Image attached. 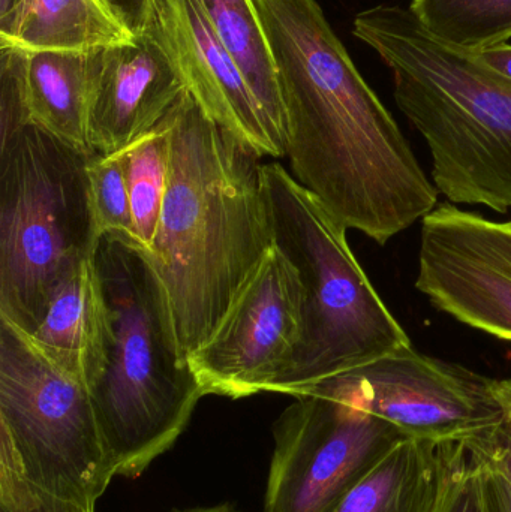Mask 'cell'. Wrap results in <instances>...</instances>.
<instances>
[{"label":"cell","instance_id":"8992f818","mask_svg":"<svg viewBox=\"0 0 511 512\" xmlns=\"http://www.w3.org/2000/svg\"><path fill=\"white\" fill-rule=\"evenodd\" d=\"M90 155L33 123L0 147V318L26 334L62 280L98 249Z\"/></svg>","mask_w":511,"mask_h":512},{"label":"cell","instance_id":"5b68a950","mask_svg":"<svg viewBox=\"0 0 511 512\" xmlns=\"http://www.w3.org/2000/svg\"><path fill=\"white\" fill-rule=\"evenodd\" d=\"M273 242L303 286L302 331L273 393L315 385L413 346L348 245L347 231L279 162L263 164Z\"/></svg>","mask_w":511,"mask_h":512},{"label":"cell","instance_id":"83f0119b","mask_svg":"<svg viewBox=\"0 0 511 512\" xmlns=\"http://www.w3.org/2000/svg\"><path fill=\"white\" fill-rule=\"evenodd\" d=\"M494 394L504 412V420L511 424V379H494Z\"/></svg>","mask_w":511,"mask_h":512},{"label":"cell","instance_id":"277c9868","mask_svg":"<svg viewBox=\"0 0 511 512\" xmlns=\"http://www.w3.org/2000/svg\"><path fill=\"white\" fill-rule=\"evenodd\" d=\"M95 262L110 333L90 397L116 475L138 478L173 448L206 394L180 352L167 295L143 252L104 237Z\"/></svg>","mask_w":511,"mask_h":512},{"label":"cell","instance_id":"f1b7e54d","mask_svg":"<svg viewBox=\"0 0 511 512\" xmlns=\"http://www.w3.org/2000/svg\"><path fill=\"white\" fill-rule=\"evenodd\" d=\"M24 0H0V32L11 26Z\"/></svg>","mask_w":511,"mask_h":512},{"label":"cell","instance_id":"52a82bcc","mask_svg":"<svg viewBox=\"0 0 511 512\" xmlns=\"http://www.w3.org/2000/svg\"><path fill=\"white\" fill-rule=\"evenodd\" d=\"M0 468L96 510L116 477L89 387L0 318Z\"/></svg>","mask_w":511,"mask_h":512},{"label":"cell","instance_id":"ba28073f","mask_svg":"<svg viewBox=\"0 0 511 512\" xmlns=\"http://www.w3.org/2000/svg\"><path fill=\"white\" fill-rule=\"evenodd\" d=\"M273 424L264 512H326L405 436L348 400L312 388Z\"/></svg>","mask_w":511,"mask_h":512},{"label":"cell","instance_id":"3957f363","mask_svg":"<svg viewBox=\"0 0 511 512\" xmlns=\"http://www.w3.org/2000/svg\"><path fill=\"white\" fill-rule=\"evenodd\" d=\"M353 35L393 75L399 110L432 156V182L452 204L511 209V81L440 41L410 8L372 6Z\"/></svg>","mask_w":511,"mask_h":512},{"label":"cell","instance_id":"ffe728a7","mask_svg":"<svg viewBox=\"0 0 511 512\" xmlns=\"http://www.w3.org/2000/svg\"><path fill=\"white\" fill-rule=\"evenodd\" d=\"M168 116V114H167ZM135 230L144 255L152 251L167 192L170 123L165 117L153 131L119 152Z\"/></svg>","mask_w":511,"mask_h":512},{"label":"cell","instance_id":"484cf974","mask_svg":"<svg viewBox=\"0 0 511 512\" xmlns=\"http://www.w3.org/2000/svg\"><path fill=\"white\" fill-rule=\"evenodd\" d=\"M471 59L488 69L492 74L511 81V45L500 44L486 50L477 51V53H468Z\"/></svg>","mask_w":511,"mask_h":512},{"label":"cell","instance_id":"9a60e30c","mask_svg":"<svg viewBox=\"0 0 511 512\" xmlns=\"http://www.w3.org/2000/svg\"><path fill=\"white\" fill-rule=\"evenodd\" d=\"M96 51H26L24 60L30 123L86 153Z\"/></svg>","mask_w":511,"mask_h":512},{"label":"cell","instance_id":"4fadbf2b","mask_svg":"<svg viewBox=\"0 0 511 512\" xmlns=\"http://www.w3.org/2000/svg\"><path fill=\"white\" fill-rule=\"evenodd\" d=\"M152 27L173 56L207 116L260 158L281 159L285 150L267 129L245 78L219 41L201 0H153Z\"/></svg>","mask_w":511,"mask_h":512},{"label":"cell","instance_id":"e0dca14e","mask_svg":"<svg viewBox=\"0 0 511 512\" xmlns=\"http://www.w3.org/2000/svg\"><path fill=\"white\" fill-rule=\"evenodd\" d=\"M134 33L104 0H24L0 48L95 51L131 41Z\"/></svg>","mask_w":511,"mask_h":512},{"label":"cell","instance_id":"30bf717a","mask_svg":"<svg viewBox=\"0 0 511 512\" xmlns=\"http://www.w3.org/2000/svg\"><path fill=\"white\" fill-rule=\"evenodd\" d=\"M303 300L296 268L273 246L218 330L188 357L204 394L237 400L273 393L299 345Z\"/></svg>","mask_w":511,"mask_h":512},{"label":"cell","instance_id":"603a6c76","mask_svg":"<svg viewBox=\"0 0 511 512\" xmlns=\"http://www.w3.org/2000/svg\"><path fill=\"white\" fill-rule=\"evenodd\" d=\"M0 512H96L45 492L9 469L0 468Z\"/></svg>","mask_w":511,"mask_h":512},{"label":"cell","instance_id":"8fae6325","mask_svg":"<svg viewBox=\"0 0 511 512\" xmlns=\"http://www.w3.org/2000/svg\"><path fill=\"white\" fill-rule=\"evenodd\" d=\"M416 288L440 312L511 342V219L438 203L422 219Z\"/></svg>","mask_w":511,"mask_h":512},{"label":"cell","instance_id":"7402d4cb","mask_svg":"<svg viewBox=\"0 0 511 512\" xmlns=\"http://www.w3.org/2000/svg\"><path fill=\"white\" fill-rule=\"evenodd\" d=\"M444 480L435 512H491L485 492V472L461 442H447Z\"/></svg>","mask_w":511,"mask_h":512},{"label":"cell","instance_id":"6da1fadb","mask_svg":"<svg viewBox=\"0 0 511 512\" xmlns=\"http://www.w3.org/2000/svg\"><path fill=\"white\" fill-rule=\"evenodd\" d=\"M279 74L293 177L345 228L386 245L438 206L395 117L317 0H254Z\"/></svg>","mask_w":511,"mask_h":512},{"label":"cell","instance_id":"d4e9b609","mask_svg":"<svg viewBox=\"0 0 511 512\" xmlns=\"http://www.w3.org/2000/svg\"><path fill=\"white\" fill-rule=\"evenodd\" d=\"M104 2L134 35H140L152 26L153 14H155L153 0H104Z\"/></svg>","mask_w":511,"mask_h":512},{"label":"cell","instance_id":"f546056e","mask_svg":"<svg viewBox=\"0 0 511 512\" xmlns=\"http://www.w3.org/2000/svg\"><path fill=\"white\" fill-rule=\"evenodd\" d=\"M173 512H240L234 505L231 504H219L213 505V507H198L189 508V510L173 511Z\"/></svg>","mask_w":511,"mask_h":512},{"label":"cell","instance_id":"ac0fdd59","mask_svg":"<svg viewBox=\"0 0 511 512\" xmlns=\"http://www.w3.org/2000/svg\"><path fill=\"white\" fill-rule=\"evenodd\" d=\"M219 41L254 95L264 122L285 150V114L278 68L254 0H201Z\"/></svg>","mask_w":511,"mask_h":512},{"label":"cell","instance_id":"7a4b0ae2","mask_svg":"<svg viewBox=\"0 0 511 512\" xmlns=\"http://www.w3.org/2000/svg\"><path fill=\"white\" fill-rule=\"evenodd\" d=\"M167 117V192L144 256L188 360L218 330L275 242L263 158L207 116L188 90Z\"/></svg>","mask_w":511,"mask_h":512},{"label":"cell","instance_id":"d6986e66","mask_svg":"<svg viewBox=\"0 0 511 512\" xmlns=\"http://www.w3.org/2000/svg\"><path fill=\"white\" fill-rule=\"evenodd\" d=\"M408 8L431 35L465 53L511 39V0H411Z\"/></svg>","mask_w":511,"mask_h":512},{"label":"cell","instance_id":"cb8c5ba5","mask_svg":"<svg viewBox=\"0 0 511 512\" xmlns=\"http://www.w3.org/2000/svg\"><path fill=\"white\" fill-rule=\"evenodd\" d=\"M461 444L477 465L498 472L511 483V424L506 420Z\"/></svg>","mask_w":511,"mask_h":512},{"label":"cell","instance_id":"2e32d148","mask_svg":"<svg viewBox=\"0 0 511 512\" xmlns=\"http://www.w3.org/2000/svg\"><path fill=\"white\" fill-rule=\"evenodd\" d=\"M443 480V444L405 438L326 512H435Z\"/></svg>","mask_w":511,"mask_h":512},{"label":"cell","instance_id":"9c48e42d","mask_svg":"<svg viewBox=\"0 0 511 512\" xmlns=\"http://www.w3.org/2000/svg\"><path fill=\"white\" fill-rule=\"evenodd\" d=\"M312 388L348 400L405 438L435 444L464 442L504 421L494 379L419 354L413 346Z\"/></svg>","mask_w":511,"mask_h":512},{"label":"cell","instance_id":"7c38bea8","mask_svg":"<svg viewBox=\"0 0 511 512\" xmlns=\"http://www.w3.org/2000/svg\"><path fill=\"white\" fill-rule=\"evenodd\" d=\"M185 90L173 56L152 26L131 41L96 51L90 149L98 155L122 152L153 131Z\"/></svg>","mask_w":511,"mask_h":512},{"label":"cell","instance_id":"4316f807","mask_svg":"<svg viewBox=\"0 0 511 512\" xmlns=\"http://www.w3.org/2000/svg\"><path fill=\"white\" fill-rule=\"evenodd\" d=\"M483 472L486 498L491 512H511V483L491 469L483 468Z\"/></svg>","mask_w":511,"mask_h":512},{"label":"cell","instance_id":"5bb4252c","mask_svg":"<svg viewBox=\"0 0 511 512\" xmlns=\"http://www.w3.org/2000/svg\"><path fill=\"white\" fill-rule=\"evenodd\" d=\"M108 313L95 256L62 280L32 337L39 349L87 387L104 366Z\"/></svg>","mask_w":511,"mask_h":512},{"label":"cell","instance_id":"44dd1931","mask_svg":"<svg viewBox=\"0 0 511 512\" xmlns=\"http://www.w3.org/2000/svg\"><path fill=\"white\" fill-rule=\"evenodd\" d=\"M87 174L99 237L122 240L126 245L141 251L119 153H92L87 162Z\"/></svg>","mask_w":511,"mask_h":512}]
</instances>
